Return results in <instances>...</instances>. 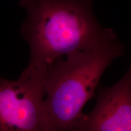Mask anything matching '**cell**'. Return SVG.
Instances as JSON below:
<instances>
[{
  "mask_svg": "<svg viewBox=\"0 0 131 131\" xmlns=\"http://www.w3.org/2000/svg\"><path fill=\"white\" fill-rule=\"evenodd\" d=\"M94 0H20L27 15L21 37L30 59L21 74L41 77L57 59L90 46L109 29L103 28L92 11Z\"/></svg>",
  "mask_w": 131,
  "mask_h": 131,
  "instance_id": "6da1fadb",
  "label": "cell"
},
{
  "mask_svg": "<svg viewBox=\"0 0 131 131\" xmlns=\"http://www.w3.org/2000/svg\"><path fill=\"white\" fill-rule=\"evenodd\" d=\"M124 47L109 29L97 41L57 59L44 78L48 131L73 130L85 104L95 95L100 80Z\"/></svg>",
  "mask_w": 131,
  "mask_h": 131,
  "instance_id": "7a4b0ae2",
  "label": "cell"
},
{
  "mask_svg": "<svg viewBox=\"0 0 131 131\" xmlns=\"http://www.w3.org/2000/svg\"><path fill=\"white\" fill-rule=\"evenodd\" d=\"M44 78L0 76V131H48Z\"/></svg>",
  "mask_w": 131,
  "mask_h": 131,
  "instance_id": "3957f363",
  "label": "cell"
},
{
  "mask_svg": "<svg viewBox=\"0 0 131 131\" xmlns=\"http://www.w3.org/2000/svg\"><path fill=\"white\" fill-rule=\"evenodd\" d=\"M73 130L131 131V63L117 84L110 88L98 85L94 108L81 114Z\"/></svg>",
  "mask_w": 131,
  "mask_h": 131,
  "instance_id": "277c9868",
  "label": "cell"
}]
</instances>
